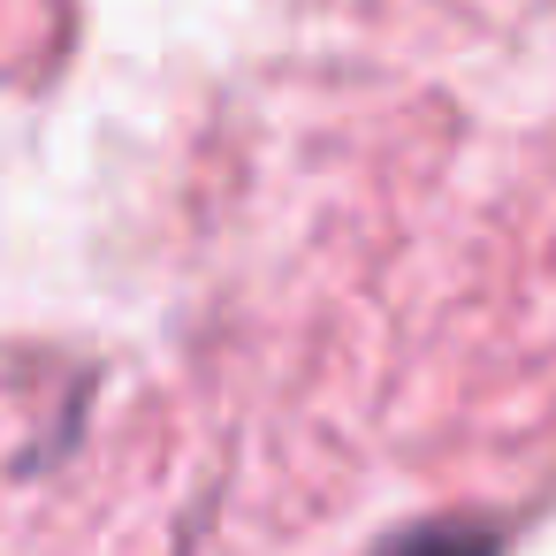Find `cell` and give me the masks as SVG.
Listing matches in <instances>:
<instances>
[{
	"mask_svg": "<svg viewBox=\"0 0 556 556\" xmlns=\"http://www.w3.org/2000/svg\"><path fill=\"white\" fill-rule=\"evenodd\" d=\"M396 556H495L480 533H419V541H404Z\"/></svg>",
	"mask_w": 556,
	"mask_h": 556,
	"instance_id": "obj_1",
	"label": "cell"
}]
</instances>
